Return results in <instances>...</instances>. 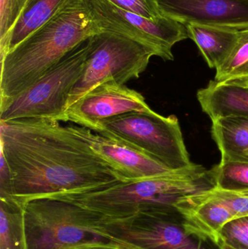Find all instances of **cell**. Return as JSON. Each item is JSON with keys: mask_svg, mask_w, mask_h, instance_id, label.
Segmentation results:
<instances>
[{"mask_svg": "<svg viewBox=\"0 0 248 249\" xmlns=\"http://www.w3.org/2000/svg\"><path fill=\"white\" fill-rule=\"evenodd\" d=\"M0 249H26L23 206L0 197Z\"/></svg>", "mask_w": 248, "mask_h": 249, "instance_id": "ac0fdd59", "label": "cell"}, {"mask_svg": "<svg viewBox=\"0 0 248 249\" xmlns=\"http://www.w3.org/2000/svg\"><path fill=\"white\" fill-rule=\"evenodd\" d=\"M28 0H0V45L5 42Z\"/></svg>", "mask_w": 248, "mask_h": 249, "instance_id": "603a6c76", "label": "cell"}, {"mask_svg": "<svg viewBox=\"0 0 248 249\" xmlns=\"http://www.w3.org/2000/svg\"><path fill=\"white\" fill-rule=\"evenodd\" d=\"M163 16L186 24L248 28V0H156Z\"/></svg>", "mask_w": 248, "mask_h": 249, "instance_id": "7c38bea8", "label": "cell"}, {"mask_svg": "<svg viewBox=\"0 0 248 249\" xmlns=\"http://www.w3.org/2000/svg\"><path fill=\"white\" fill-rule=\"evenodd\" d=\"M119 242V241H118ZM112 244V243H110ZM106 244H96V245L92 246H85V247H78V248H75L73 249H103V247Z\"/></svg>", "mask_w": 248, "mask_h": 249, "instance_id": "4316f807", "label": "cell"}, {"mask_svg": "<svg viewBox=\"0 0 248 249\" xmlns=\"http://www.w3.org/2000/svg\"><path fill=\"white\" fill-rule=\"evenodd\" d=\"M11 172L2 152H0V197L10 198Z\"/></svg>", "mask_w": 248, "mask_h": 249, "instance_id": "d4e9b609", "label": "cell"}, {"mask_svg": "<svg viewBox=\"0 0 248 249\" xmlns=\"http://www.w3.org/2000/svg\"><path fill=\"white\" fill-rule=\"evenodd\" d=\"M103 249H142L132 247L129 244L122 242L112 243V244H106L103 246Z\"/></svg>", "mask_w": 248, "mask_h": 249, "instance_id": "484cf974", "label": "cell"}, {"mask_svg": "<svg viewBox=\"0 0 248 249\" xmlns=\"http://www.w3.org/2000/svg\"><path fill=\"white\" fill-rule=\"evenodd\" d=\"M209 171L215 187L218 188L248 190V162H220Z\"/></svg>", "mask_w": 248, "mask_h": 249, "instance_id": "ffe728a7", "label": "cell"}, {"mask_svg": "<svg viewBox=\"0 0 248 249\" xmlns=\"http://www.w3.org/2000/svg\"><path fill=\"white\" fill-rule=\"evenodd\" d=\"M89 50L87 39L24 91L0 101V121L45 119L64 122L70 93L83 73Z\"/></svg>", "mask_w": 248, "mask_h": 249, "instance_id": "8992f818", "label": "cell"}, {"mask_svg": "<svg viewBox=\"0 0 248 249\" xmlns=\"http://www.w3.org/2000/svg\"><path fill=\"white\" fill-rule=\"evenodd\" d=\"M216 247H218V249H234L230 247V246L221 242L218 243Z\"/></svg>", "mask_w": 248, "mask_h": 249, "instance_id": "83f0119b", "label": "cell"}, {"mask_svg": "<svg viewBox=\"0 0 248 249\" xmlns=\"http://www.w3.org/2000/svg\"><path fill=\"white\" fill-rule=\"evenodd\" d=\"M220 242L234 249H248V216L227 222L220 232Z\"/></svg>", "mask_w": 248, "mask_h": 249, "instance_id": "7402d4cb", "label": "cell"}, {"mask_svg": "<svg viewBox=\"0 0 248 249\" xmlns=\"http://www.w3.org/2000/svg\"><path fill=\"white\" fill-rule=\"evenodd\" d=\"M197 98L202 111L211 121L221 118L248 119V87L236 83H218L211 80L199 89Z\"/></svg>", "mask_w": 248, "mask_h": 249, "instance_id": "5bb4252c", "label": "cell"}, {"mask_svg": "<svg viewBox=\"0 0 248 249\" xmlns=\"http://www.w3.org/2000/svg\"><path fill=\"white\" fill-rule=\"evenodd\" d=\"M93 132L126 143L174 171L195 165L175 115L163 116L152 109L128 112L103 121Z\"/></svg>", "mask_w": 248, "mask_h": 249, "instance_id": "5b68a950", "label": "cell"}, {"mask_svg": "<svg viewBox=\"0 0 248 249\" xmlns=\"http://www.w3.org/2000/svg\"><path fill=\"white\" fill-rule=\"evenodd\" d=\"M208 171L195 164L146 179L120 181L97 190L48 197L80 205L106 220H117L151 208L175 207L183 197L213 188L215 184Z\"/></svg>", "mask_w": 248, "mask_h": 249, "instance_id": "3957f363", "label": "cell"}, {"mask_svg": "<svg viewBox=\"0 0 248 249\" xmlns=\"http://www.w3.org/2000/svg\"><path fill=\"white\" fill-rule=\"evenodd\" d=\"M211 134L221 152V162H248V119L221 118L213 121Z\"/></svg>", "mask_w": 248, "mask_h": 249, "instance_id": "e0dca14e", "label": "cell"}, {"mask_svg": "<svg viewBox=\"0 0 248 249\" xmlns=\"http://www.w3.org/2000/svg\"><path fill=\"white\" fill-rule=\"evenodd\" d=\"M86 1L93 18L103 32L138 42L164 61H173V47L189 38L186 25L166 16L147 18L119 8L108 0Z\"/></svg>", "mask_w": 248, "mask_h": 249, "instance_id": "9c48e42d", "label": "cell"}, {"mask_svg": "<svg viewBox=\"0 0 248 249\" xmlns=\"http://www.w3.org/2000/svg\"><path fill=\"white\" fill-rule=\"evenodd\" d=\"M188 36L198 45L210 68L216 69L226 59L238 39L240 30L206 25L186 24Z\"/></svg>", "mask_w": 248, "mask_h": 249, "instance_id": "9a60e30c", "label": "cell"}, {"mask_svg": "<svg viewBox=\"0 0 248 249\" xmlns=\"http://www.w3.org/2000/svg\"><path fill=\"white\" fill-rule=\"evenodd\" d=\"M0 148L11 172L10 198L21 206L122 181L84 139L59 121H0Z\"/></svg>", "mask_w": 248, "mask_h": 249, "instance_id": "6da1fadb", "label": "cell"}, {"mask_svg": "<svg viewBox=\"0 0 248 249\" xmlns=\"http://www.w3.org/2000/svg\"><path fill=\"white\" fill-rule=\"evenodd\" d=\"M231 83H238V84L242 85V86L248 87V80H243V81L231 82Z\"/></svg>", "mask_w": 248, "mask_h": 249, "instance_id": "f1b7e54d", "label": "cell"}, {"mask_svg": "<svg viewBox=\"0 0 248 249\" xmlns=\"http://www.w3.org/2000/svg\"><path fill=\"white\" fill-rule=\"evenodd\" d=\"M205 193L227 206L236 218L248 216V190L235 191L214 187Z\"/></svg>", "mask_w": 248, "mask_h": 249, "instance_id": "44dd1931", "label": "cell"}, {"mask_svg": "<svg viewBox=\"0 0 248 249\" xmlns=\"http://www.w3.org/2000/svg\"><path fill=\"white\" fill-rule=\"evenodd\" d=\"M218 83L243 81L248 79V28L240 30L238 39L228 56L215 69Z\"/></svg>", "mask_w": 248, "mask_h": 249, "instance_id": "d6986e66", "label": "cell"}, {"mask_svg": "<svg viewBox=\"0 0 248 249\" xmlns=\"http://www.w3.org/2000/svg\"><path fill=\"white\" fill-rule=\"evenodd\" d=\"M92 149L113 168L124 181H138L174 171L147 154L83 126L68 124ZM178 171V170H177Z\"/></svg>", "mask_w": 248, "mask_h": 249, "instance_id": "8fae6325", "label": "cell"}, {"mask_svg": "<svg viewBox=\"0 0 248 249\" xmlns=\"http://www.w3.org/2000/svg\"><path fill=\"white\" fill-rule=\"evenodd\" d=\"M89 41L88 55L83 73L70 93L67 109L102 83L124 85L138 79L147 70L151 57L155 56L141 44L110 32L98 34Z\"/></svg>", "mask_w": 248, "mask_h": 249, "instance_id": "52a82bcc", "label": "cell"}, {"mask_svg": "<svg viewBox=\"0 0 248 249\" xmlns=\"http://www.w3.org/2000/svg\"><path fill=\"white\" fill-rule=\"evenodd\" d=\"M106 230L116 240L142 249H208L205 240L188 231L175 207L141 211L117 220H106Z\"/></svg>", "mask_w": 248, "mask_h": 249, "instance_id": "ba28073f", "label": "cell"}, {"mask_svg": "<svg viewBox=\"0 0 248 249\" xmlns=\"http://www.w3.org/2000/svg\"><path fill=\"white\" fill-rule=\"evenodd\" d=\"M119 8L150 19L159 18L163 14L156 0H108Z\"/></svg>", "mask_w": 248, "mask_h": 249, "instance_id": "cb8c5ba5", "label": "cell"}, {"mask_svg": "<svg viewBox=\"0 0 248 249\" xmlns=\"http://www.w3.org/2000/svg\"><path fill=\"white\" fill-rule=\"evenodd\" d=\"M175 208L184 221L188 231L217 246L223 227L234 219V213L205 191L186 196Z\"/></svg>", "mask_w": 248, "mask_h": 249, "instance_id": "4fadbf2b", "label": "cell"}, {"mask_svg": "<svg viewBox=\"0 0 248 249\" xmlns=\"http://www.w3.org/2000/svg\"><path fill=\"white\" fill-rule=\"evenodd\" d=\"M101 32L86 0H70L49 21L1 57L0 101L24 91L68 53Z\"/></svg>", "mask_w": 248, "mask_h": 249, "instance_id": "7a4b0ae2", "label": "cell"}, {"mask_svg": "<svg viewBox=\"0 0 248 249\" xmlns=\"http://www.w3.org/2000/svg\"><path fill=\"white\" fill-rule=\"evenodd\" d=\"M70 0H28L5 42L0 45L1 57L16 48L49 21Z\"/></svg>", "mask_w": 248, "mask_h": 249, "instance_id": "2e32d148", "label": "cell"}, {"mask_svg": "<svg viewBox=\"0 0 248 249\" xmlns=\"http://www.w3.org/2000/svg\"><path fill=\"white\" fill-rule=\"evenodd\" d=\"M151 110L144 96L125 85L107 82L96 86L73 104L64 122H71L94 131L103 121L128 112Z\"/></svg>", "mask_w": 248, "mask_h": 249, "instance_id": "30bf717a", "label": "cell"}, {"mask_svg": "<svg viewBox=\"0 0 248 249\" xmlns=\"http://www.w3.org/2000/svg\"><path fill=\"white\" fill-rule=\"evenodd\" d=\"M26 249H73L118 242L101 215L67 200L40 197L23 206Z\"/></svg>", "mask_w": 248, "mask_h": 249, "instance_id": "277c9868", "label": "cell"}]
</instances>
